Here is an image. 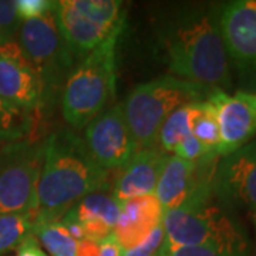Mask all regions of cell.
Here are the masks:
<instances>
[{
    "instance_id": "cell-21",
    "label": "cell",
    "mask_w": 256,
    "mask_h": 256,
    "mask_svg": "<svg viewBox=\"0 0 256 256\" xmlns=\"http://www.w3.org/2000/svg\"><path fill=\"white\" fill-rule=\"evenodd\" d=\"M34 226L33 212L0 215V256L8 255L32 235Z\"/></svg>"
},
{
    "instance_id": "cell-12",
    "label": "cell",
    "mask_w": 256,
    "mask_h": 256,
    "mask_svg": "<svg viewBox=\"0 0 256 256\" xmlns=\"http://www.w3.org/2000/svg\"><path fill=\"white\" fill-rule=\"evenodd\" d=\"M220 128L216 156H226L246 146L256 134V106L252 94L239 90L234 96L214 90L208 96Z\"/></svg>"
},
{
    "instance_id": "cell-10",
    "label": "cell",
    "mask_w": 256,
    "mask_h": 256,
    "mask_svg": "<svg viewBox=\"0 0 256 256\" xmlns=\"http://www.w3.org/2000/svg\"><path fill=\"white\" fill-rule=\"evenodd\" d=\"M82 140L96 164L107 172L122 168L137 152L122 104L112 106L92 120Z\"/></svg>"
},
{
    "instance_id": "cell-9",
    "label": "cell",
    "mask_w": 256,
    "mask_h": 256,
    "mask_svg": "<svg viewBox=\"0 0 256 256\" xmlns=\"http://www.w3.org/2000/svg\"><path fill=\"white\" fill-rule=\"evenodd\" d=\"M220 28L242 92H256V0H235L220 8Z\"/></svg>"
},
{
    "instance_id": "cell-34",
    "label": "cell",
    "mask_w": 256,
    "mask_h": 256,
    "mask_svg": "<svg viewBox=\"0 0 256 256\" xmlns=\"http://www.w3.org/2000/svg\"><path fill=\"white\" fill-rule=\"evenodd\" d=\"M252 218H254V224H255V226H256V210L252 214Z\"/></svg>"
},
{
    "instance_id": "cell-4",
    "label": "cell",
    "mask_w": 256,
    "mask_h": 256,
    "mask_svg": "<svg viewBox=\"0 0 256 256\" xmlns=\"http://www.w3.org/2000/svg\"><path fill=\"white\" fill-rule=\"evenodd\" d=\"M212 184L182 206L165 212V242L171 246H201L248 255L244 229L218 205L210 202Z\"/></svg>"
},
{
    "instance_id": "cell-23",
    "label": "cell",
    "mask_w": 256,
    "mask_h": 256,
    "mask_svg": "<svg viewBox=\"0 0 256 256\" xmlns=\"http://www.w3.org/2000/svg\"><path fill=\"white\" fill-rule=\"evenodd\" d=\"M165 244L164 225L161 224L148 238L137 246L122 249V256H156Z\"/></svg>"
},
{
    "instance_id": "cell-19",
    "label": "cell",
    "mask_w": 256,
    "mask_h": 256,
    "mask_svg": "<svg viewBox=\"0 0 256 256\" xmlns=\"http://www.w3.org/2000/svg\"><path fill=\"white\" fill-rule=\"evenodd\" d=\"M32 235L50 256H76L77 242L72 238L60 220L34 224Z\"/></svg>"
},
{
    "instance_id": "cell-8",
    "label": "cell",
    "mask_w": 256,
    "mask_h": 256,
    "mask_svg": "<svg viewBox=\"0 0 256 256\" xmlns=\"http://www.w3.org/2000/svg\"><path fill=\"white\" fill-rule=\"evenodd\" d=\"M46 140L26 138L0 146V215L33 212Z\"/></svg>"
},
{
    "instance_id": "cell-29",
    "label": "cell",
    "mask_w": 256,
    "mask_h": 256,
    "mask_svg": "<svg viewBox=\"0 0 256 256\" xmlns=\"http://www.w3.org/2000/svg\"><path fill=\"white\" fill-rule=\"evenodd\" d=\"M76 256H100V242L92 239H82L77 242Z\"/></svg>"
},
{
    "instance_id": "cell-13",
    "label": "cell",
    "mask_w": 256,
    "mask_h": 256,
    "mask_svg": "<svg viewBox=\"0 0 256 256\" xmlns=\"http://www.w3.org/2000/svg\"><path fill=\"white\" fill-rule=\"evenodd\" d=\"M212 190L226 205L256 210V142H248L222 156L214 176Z\"/></svg>"
},
{
    "instance_id": "cell-11",
    "label": "cell",
    "mask_w": 256,
    "mask_h": 256,
    "mask_svg": "<svg viewBox=\"0 0 256 256\" xmlns=\"http://www.w3.org/2000/svg\"><path fill=\"white\" fill-rule=\"evenodd\" d=\"M0 98L34 117L47 107L43 82L16 37L0 46Z\"/></svg>"
},
{
    "instance_id": "cell-28",
    "label": "cell",
    "mask_w": 256,
    "mask_h": 256,
    "mask_svg": "<svg viewBox=\"0 0 256 256\" xmlns=\"http://www.w3.org/2000/svg\"><path fill=\"white\" fill-rule=\"evenodd\" d=\"M13 256H47V254L43 250V248L40 246L38 240L33 235H28V238L18 245Z\"/></svg>"
},
{
    "instance_id": "cell-15",
    "label": "cell",
    "mask_w": 256,
    "mask_h": 256,
    "mask_svg": "<svg viewBox=\"0 0 256 256\" xmlns=\"http://www.w3.org/2000/svg\"><path fill=\"white\" fill-rule=\"evenodd\" d=\"M164 208L156 194L121 202V210L112 236L121 249L144 242L164 220Z\"/></svg>"
},
{
    "instance_id": "cell-7",
    "label": "cell",
    "mask_w": 256,
    "mask_h": 256,
    "mask_svg": "<svg viewBox=\"0 0 256 256\" xmlns=\"http://www.w3.org/2000/svg\"><path fill=\"white\" fill-rule=\"evenodd\" d=\"M56 22L76 60L98 47L126 18L117 0H60L53 8Z\"/></svg>"
},
{
    "instance_id": "cell-14",
    "label": "cell",
    "mask_w": 256,
    "mask_h": 256,
    "mask_svg": "<svg viewBox=\"0 0 256 256\" xmlns=\"http://www.w3.org/2000/svg\"><path fill=\"white\" fill-rule=\"evenodd\" d=\"M170 154L161 148L152 146L140 150L127 164L117 171V176L111 182V194L118 202L154 194L156 182Z\"/></svg>"
},
{
    "instance_id": "cell-6",
    "label": "cell",
    "mask_w": 256,
    "mask_h": 256,
    "mask_svg": "<svg viewBox=\"0 0 256 256\" xmlns=\"http://www.w3.org/2000/svg\"><path fill=\"white\" fill-rule=\"evenodd\" d=\"M16 33V40L43 82L48 104L62 92L77 60L64 42L53 10L43 18L20 22Z\"/></svg>"
},
{
    "instance_id": "cell-33",
    "label": "cell",
    "mask_w": 256,
    "mask_h": 256,
    "mask_svg": "<svg viewBox=\"0 0 256 256\" xmlns=\"http://www.w3.org/2000/svg\"><path fill=\"white\" fill-rule=\"evenodd\" d=\"M252 94V100H254V102H255L256 106V92H250Z\"/></svg>"
},
{
    "instance_id": "cell-30",
    "label": "cell",
    "mask_w": 256,
    "mask_h": 256,
    "mask_svg": "<svg viewBox=\"0 0 256 256\" xmlns=\"http://www.w3.org/2000/svg\"><path fill=\"white\" fill-rule=\"evenodd\" d=\"M100 256H122V249L112 235L100 242Z\"/></svg>"
},
{
    "instance_id": "cell-5",
    "label": "cell",
    "mask_w": 256,
    "mask_h": 256,
    "mask_svg": "<svg viewBox=\"0 0 256 256\" xmlns=\"http://www.w3.org/2000/svg\"><path fill=\"white\" fill-rule=\"evenodd\" d=\"M212 92L174 76L137 86L122 104L137 151L156 146L158 132L170 114L185 104L206 100Z\"/></svg>"
},
{
    "instance_id": "cell-18",
    "label": "cell",
    "mask_w": 256,
    "mask_h": 256,
    "mask_svg": "<svg viewBox=\"0 0 256 256\" xmlns=\"http://www.w3.org/2000/svg\"><path fill=\"white\" fill-rule=\"evenodd\" d=\"M191 134L212 156H216V150L220 146V128L214 107L208 100L192 104Z\"/></svg>"
},
{
    "instance_id": "cell-24",
    "label": "cell",
    "mask_w": 256,
    "mask_h": 256,
    "mask_svg": "<svg viewBox=\"0 0 256 256\" xmlns=\"http://www.w3.org/2000/svg\"><path fill=\"white\" fill-rule=\"evenodd\" d=\"M14 4L20 22L43 18L54 8V2L50 0H16Z\"/></svg>"
},
{
    "instance_id": "cell-31",
    "label": "cell",
    "mask_w": 256,
    "mask_h": 256,
    "mask_svg": "<svg viewBox=\"0 0 256 256\" xmlns=\"http://www.w3.org/2000/svg\"><path fill=\"white\" fill-rule=\"evenodd\" d=\"M13 37H14V33H13V32H9V30H6V28H0V46L4 44L6 42H9L10 38H13Z\"/></svg>"
},
{
    "instance_id": "cell-22",
    "label": "cell",
    "mask_w": 256,
    "mask_h": 256,
    "mask_svg": "<svg viewBox=\"0 0 256 256\" xmlns=\"http://www.w3.org/2000/svg\"><path fill=\"white\" fill-rule=\"evenodd\" d=\"M34 116L10 106L0 98V142H13L30 138Z\"/></svg>"
},
{
    "instance_id": "cell-2",
    "label": "cell",
    "mask_w": 256,
    "mask_h": 256,
    "mask_svg": "<svg viewBox=\"0 0 256 256\" xmlns=\"http://www.w3.org/2000/svg\"><path fill=\"white\" fill-rule=\"evenodd\" d=\"M220 13L212 8L185 10L165 30L164 47L171 76L226 92L232 80Z\"/></svg>"
},
{
    "instance_id": "cell-16",
    "label": "cell",
    "mask_w": 256,
    "mask_h": 256,
    "mask_svg": "<svg viewBox=\"0 0 256 256\" xmlns=\"http://www.w3.org/2000/svg\"><path fill=\"white\" fill-rule=\"evenodd\" d=\"M198 166L200 162H190L172 154L166 156L154 192L164 212L182 206L200 190L212 184V180L198 178Z\"/></svg>"
},
{
    "instance_id": "cell-17",
    "label": "cell",
    "mask_w": 256,
    "mask_h": 256,
    "mask_svg": "<svg viewBox=\"0 0 256 256\" xmlns=\"http://www.w3.org/2000/svg\"><path fill=\"white\" fill-rule=\"evenodd\" d=\"M121 202L111 194V181L98 191L92 192L77 202L66 215L78 222L86 238L101 242L112 235L118 220Z\"/></svg>"
},
{
    "instance_id": "cell-27",
    "label": "cell",
    "mask_w": 256,
    "mask_h": 256,
    "mask_svg": "<svg viewBox=\"0 0 256 256\" xmlns=\"http://www.w3.org/2000/svg\"><path fill=\"white\" fill-rule=\"evenodd\" d=\"M20 18L16 12L14 2L10 0H0V28L13 32L16 34Z\"/></svg>"
},
{
    "instance_id": "cell-25",
    "label": "cell",
    "mask_w": 256,
    "mask_h": 256,
    "mask_svg": "<svg viewBox=\"0 0 256 256\" xmlns=\"http://www.w3.org/2000/svg\"><path fill=\"white\" fill-rule=\"evenodd\" d=\"M172 156H180L190 162H200L202 160L214 156L192 134L190 137L185 138L182 142L175 148Z\"/></svg>"
},
{
    "instance_id": "cell-20",
    "label": "cell",
    "mask_w": 256,
    "mask_h": 256,
    "mask_svg": "<svg viewBox=\"0 0 256 256\" xmlns=\"http://www.w3.org/2000/svg\"><path fill=\"white\" fill-rule=\"evenodd\" d=\"M192 104H185L182 107L170 114L158 132L156 146L166 154H172L176 146L186 137L191 136Z\"/></svg>"
},
{
    "instance_id": "cell-1",
    "label": "cell",
    "mask_w": 256,
    "mask_h": 256,
    "mask_svg": "<svg viewBox=\"0 0 256 256\" xmlns=\"http://www.w3.org/2000/svg\"><path fill=\"white\" fill-rule=\"evenodd\" d=\"M110 175L96 164L77 132L50 134L37 182L34 224L60 220L77 202L110 184Z\"/></svg>"
},
{
    "instance_id": "cell-26",
    "label": "cell",
    "mask_w": 256,
    "mask_h": 256,
    "mask_svg": "<svg viewBox=\"0 0 256 256\" xmlns=\"http://www.w3.org/2000/svg\"><path fill=\"white\" fill-rule=\"evenodd\" d=\"M170 256H248L244 254H234L225 250H216L201 246H171L165 242Z\"/></svg>"
},
{
    "instance_id": "cell-32",
    "label": "cell",
    "mask_w": 256,
    "mask_h": 256,
    "mask_svg": "<svg viewBox=\"0 0 256 256\" xmlns=\"http://www.w3.org/2000/svg\"><path fill=\"white\" fill-rule=\"evenodd\" d=\"M156 256H170L168 255V250H166V245H165V244H164V246L161 248V250H160Z\"/></svg>"
},
{
    "instance_id": "cell-3",
    "label": "cell",
    "mask_w": 256,
    "mask_h": 256,
    "mask_svg": "<svg viewBox=\"0 0 256 256\" xmlns=\"http://www.w3.org/2000/svg\"><path fill=\"white\" fill-rule=\"evenodd\" d=\"M126 18L100 46L76 63L62 90V112L70 127H86L112 100L117 80V44Z\"/></svg>"
}]
</instances>
